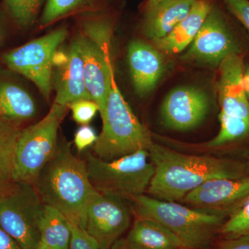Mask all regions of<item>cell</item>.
I'll use <instances>...</instances> for the list:
<instances>
[{
  "label": "cell",
  "instance_id": "cell-33",
  "mask_svg": "<svg viewBox=\"0 0 249 249\" xmlns=\"http://www.w3.org/2000/svg\"><path fill=\"white\" fill-rule=\"evenodd\" d=\"M244 85L247 98L249 101V62L245 63V73H244Z\"/></svg>",
  "mask_w": 249,
  "mask_h": 249
},
{
  "label": "cell",
  "instance_id": "cell-35",
  "mask_svg": "<svg viewBox=\"0 0 249 249\" xmlns=\"http://www.w3.org/2000/svg\"><path fill=\"white\" fill-rule=\"evenodd\" d=\"M36 249H51L50 247H48L47 245H45V243H43V242H40V244H39L38 246H37V248Z\"/></svg>",
  "mask_w": 249,
  "mask_h": 249
},
{
  "label": "cell",
  "instance_id": "cell-15",
  "mask_svg": "<svg viewBox=\"0 0 249 249\" xmlns=\"http://www.w3.org/2000/svg\"><path fill=\"white\" fill-rule=\"evenodd\" d=\"M245 55L235 54L222 60L217 84L221 112L249 121V101L244 85Z\"/></svg>",
  "mask_w": 249,
  "mask_h": 249
},
{
  "label": "cell",
  "instance_id": "cell-14",
  "mask_svg": "<svg viewBox=\"0 0 249 249\" xmlns=\"http://www.w3.org/2000/svg\"><path fill=\"white\" fill-rule=\"evenodd\" d=\"M52 86L55 91L54 103L68 106L78 100H91L84 77L83 60L79 40L72 42L66 53L55 57Z\"/></svg>",
  "mask_w": 249,
  "mask_h": 249
},
{
  "label": "cell",
  "instance_id": "cell-31",
  "mask_svg": "<svg viewBox=\"0 0 249 249\" xmlns=\"http://www.w3.org/2000/svg\"><path fill=\"white\" fill-rule=\"evenodd\" d=\"M217 249H249V233L224 238Z\"/></svg>",
  "mask_w": 249,
  "mask_h": 249
},
{
  "label": "cell",
  "instance_id": "cell-8",
  "mask_svg": "<svg viewBox=\"0 0 249 249\" xmlns=\"http://www.w3.org/2000/svg\"><path fill=\"white\" fill-rule=\"evenodd\" d=\"M247 47L230 19L213 5L183 59L199 66L218 68L227 57L245 55Z\"/></svg>",
  "mask_w": 249,
  "mask_h": 249
},
{
  "label": "cell",
  "instance_id": "cell-24",
  "mask_svg": "<svg viewBox=\"0 0 249 249\" xmlns=\"http://www.w3.org/2000/svg\"><path fill=\"white\" fill-rule=\"evenodd\" d=\"M11 18L18 25L27 27L35 22L42 0H4Z\"/></svg>",
  "mask_w": 249,
  "mask_h": 249
},
{
  "label": "cell",
  "instance_id": "cell-1",
  "mask_svg": "<svg viewBox=\"0 0 249 249\" xmlns=\"http://www.w3.org/2000/svg\"><path fill=\"white\" fill-rule=\"evenodd\" d=\"M154 165L153 177L147 190L160 200L181 201L188 193L214 178L247 176L241 162L211 155H186L152 142L148 150Z\"/></svg>",
  "mask_w": 249,
  "mask_h": 249
},
{
  "label": "cell",
  "instance_id": "cell-4",
  "mask_svg": "<svg viewBox=\"0 0 249 249\" xmlns=\"http://www.w3.org/2000/svg\"><path fill=\"white\" fill-rule=\"evenodd\" d=\"M103 128L92 146V153L105 160H112L140 150H147L153 142L148 129L137 119L121 93L114 71L111 72Z\"/></svg>",
  "mask_w": 249,
  "mask_h": 249
},
{
  "label": "cell",
  "instance_id": "cell-7",
  "mask_svg": "<svg viewBox=\"0 0 249 249\" xmlns=\"http://www.w3.org/2000/svg\"><path fill=\"white\" fill-rule=\"evenodd\" d=\"M44 208L34 185L14 181L0 193V228L22 249H36L40 242L39 223Z\"/></svg>",
  "mask_w": 249,
  "mask_h": 249
},
{
  "label": "cell",
  "instance_id": "cell-20",
  "mask_svg": "<svg viewBox=\"0 0 249 249\" xmlns=\"http://www.w3.org/2000/svg\"><path fill=\"white\" fill-rule=\"evenodd\" d=\"M37 112L30 93L16 82L0 76V119L22 126Z\"/></svg>",
  "mask_w": 249,
  "mask_h": 249
},
{
  "label": "cell",
  "instance_id": "cell-6",
  "mask_svg": "<svg viewBox=\"0 0 249 249\" xmlns=\"http://www.w3.org/2000/svg\"><path fill=\"white\" fill-rule=\"evenodd\" d=\"M68 110L67 106L53 103L45 117L22 129L15 150L14 181L35 185L41 170L56 151L59 127Z\"/></svg>",
  "mask_w": 249,
  "mask_h": 249
},
{
  "label": "cell",
  "instance_id": "cell-10",
  "mask_svg": "<svg viewBox=\"0 0 249 249\" xmlns=\"http://www.w3.org/2000/svg\"><path fill=\"white\" fill-rule=\"evenodd\" d=\"M127 199L97 192L87 211L85 230L100 249H111L130 227L132 211Z\"/></svg>",
  "mask_w": 249,
  "mask_h": 249
},
{
  "label": "cell",
  "instance_id": "cell-12",
  "mask_svg": "<svg viewBox=\"0 0 249 249\" xmlns=\"http://www.w3.org/2000/svg\"><path fill=\"white\" fill-rule=\"evenodd\" d=\"M83 60L85 85L90 98L98 105L101 119L107 106L111 72L114 71L110 37L93 39L87 35L78 38Z\"/></svg>",
  "mask_w": 249,
  "mask_h": 249
},
{
  "label": "cell",
  "instance_id": "cell-22",
  "mask_svg": "<svg viewBox=\"0 0 249 249\" xmlns=\"http://www.w3.org/2000/svg\"><path fill=\"white\" fill-rule=\"evenodd\" d=\"M22 129L19 124L0 119V193L14 183L15 150Z\"/></svg>",
  "mask_w": 249,
  "mask_h": 249
},
{
  "label": "cell",
  "instance_id": "cell-29",
  "mask_svg": "<svg viewBox=\"0 0 249 249\" xmlns=\"http://www.w3.org/2000/svg\"><path fill=\"white\" fill-rule=\"evenodd\" d=\"M70 229L71 239L69 249H100L98 242L85 229L71 223Z\"/></svg>",
  "mask_w": 249,
  "mask_h": 249
},
{
  "label": "cell",
  "instance_id": "cell-9",
  "mask_svg": "<svg viewBox=\"0 0 249 249\" xmlns=\"http://www.w3.org/2000/svg\"><path fill=\"white\" fill-rule=\"evenodd\" d=\"M67 35L65 28L52 31L9 51L3 55V62L10 70L33 82L42 96L48 100L53 88L55 55Z\"/></svg>",
  "mask_w": 249,
  "mask_h": 249
},
{
  "label": "cell",
  "instance_id": "cell-18",
  "mask_svg": "<svg viewBox=\"0 0 249 249\" xmlns=\"http://www.w3.org/2000/svg\"><path fill=\"white\" fill-rule=\"evenodd\" d=\"M213 5L211 0H196L189 14L168 35L153 41L156 47L168 54L182 52L196 38Z\"/></svg>",
  "mask_w": 249,
  "mask_h": 249
},
{
  "label": "cell",
  "instance_id": "cell-38",
  "mask_svg": "<svg viewBox=\"0 0 249 249\" xmlns=\"http://www.w3.org/2000/svg\"></svg>",
  "mask_w": 249,
  "mask_h": 249
},
{
  "label": "cell",
  "instance_id": "cell-32",
  "mask_svg": "<svg viewBox=\"0 0 249 249\" xmlns=\"http://www.w3.org/2000/svg\"><path fill=\"white\" fill-rule=\"evenodd\" d=\"M0 249H22L19 244L0 228Z\"/></svg>",
  "mask_w": 249,
  "mask_h": 249
},
{
  "label": "cell",
  "instance_id": "cell-26",
  "mask_svg": "<svg viewBox=\"0 0 249 249\" xmlns=\"http://www.w3.org/2000/svg\"><path fill=\"white\" fill-rule=\"evenodd\" d=\"M249 233V199L236 210L223 224L220 234L224 238Z\"/></svg>",
  "mask_w": 249,
  "mask_h": 249
},
{
  "label": "cell",
  "instance_id": "cell-30",
  "mask_svg": "<svg viewBox=\"0 0 249 249\" xmlns=\"http://www.w3.org/2000/svg\"><path fill=\"white\" fill-rule=\"evenodd\" d=\"M98 136L94 129L89 124H85L76 131L73 142L78 151L82 152L88 147L93 146Z\"/></svg>",
  "mask_w": 249,
  "mask_h": 249
},
{
  "label": "cell",
  "instance_id": "cell-25",
  "mask_svg": "<svg viewBox=\"0 0 249 249\" xmlns=\"http://www.w3.org/2000/svg\"><path fill=\"white\" fill-rule=\"evenodd\" d=\"M88 0H47L40 24L46 27L58 19L71 14Z\"/></svg>",
  "mask_w": 249,
  "mask_h": 249
},
{
  "label": "cell",
  "instance_id": "cell-37",
  "mask_svg": "<svg viewBox=\"0 0 249 249\" xmlns=\"http://www.w3.org/2000/svg\"><path fill=\"white\" fill-rule=\"evenodd\" d=\"M209 248H206V249H196V248H191V247H180V248H178V249H208Z\"/></svg>",
  "mask_w": 249,
  "mask_h": 249
},
{
  "label": "cell",
  "instance_id": "cell-16",
  "mask_svg": "<svg viewBox=\"0 0 249 249\" xmlns=\"http://www.w3.org/2000/svg\"><path fill=\"white\" fill-rule=\"evenodd\" d=\"M127 61L134 89L144 96L154 89L164 72L163 59L158 50L142 40L127 48Z\"/></svg>",
  "mask_w": 249,
  "mask_h": 249
},
{
  "label": "cell",
  "instance_id": "cell-21",
  "mask_svg": "<svg viewBox=\"0 0 249 249\" xmlns=\"http://www.w3.org/2000/svg\"><path fill=\"white\" fill-rule=\"evenodd\" d=\"M40 241L52 249H69L70 223L58 210L46 206L39 223Z\"/></svg>",
  "mask_w": 249,
  "mask_h": 249
},
{
  "label": "cell",
  "instance_id": "cell-5",
  "mask_svg": "<svg viewBox=\"0 0 249 249\" xmlns=\"http://www.w3.org/2000/svg\"><path fill=\"white\" fill-rule=\"evenodd\" d=\"M90 182L103 194L130 200L146 193L155 170L147 150H140L112 160L98 158L91 152L85 156Z\"/></svg>",
  "mask_w": 249,
  "mask_h": 249
},
{
  "label": "cell",
  "instance_id": "cell-2",
  "mask_svg": "<svg viewBox=\"0 0 249 249\" xmlns=\"http://www.w3.org/2000/svg\"><path fill=\"white\" fill-rule=\"evenodd\" d=\"M34 186L44 204L85 229L88 206L98 191L90 182L86 162L73 155L70 142H58Z\"/></svg>",
  "mask_w": 249,
  "mask_h": 249
},
{
  "label": "cell",
  "instance_id": "cell-27",
  "mask_svg": "<svg viewBox=\"0 0 249 249\" xmlns=\"http://www.w3.org/2000/svg\"><path fill=\"white\" fill-rule=\"evenodd\" d=\"M67 107L72 111L73 120L81 125L89 124L99 111L98 105L92 100H78L70 103Z\"/></svg>",
  "mask_w": 249,
  "mask_h": 249
},
{
  "label": "cell",
  "instance_id": "cell-34",
  "mask_svg": "<svg viewBox=\"0 0 249 249\" xmlns=\"http://www.w3.org/2000/svg\"><path fill=\"white\" fill-rule=\"evenodd\" d=\"M161 1L162 0H147L146 4H145V10L153 7Z\"/></svg>",
  "mask_w": 249,
  "mask_h": 249
},
{
  "label": "cell",
  "instance_id": "cell-36",
  "mask_svg": "<svg viewBox=\"0 0 249 249\" xmlns=\"http://www.w3.org/2000/svg\"><path fill=\"white\" fill-rule=\"evenodd\" d=\"M2 36H3L2 27H1V22H0V43H1V40H2Z\"/></svg>",
  "mask_w": 249,
  "mask_h": 249
},
{
  "label": "cell",
  "instance_id": "cell-19",
  "mask_svg": "<svg viewBox=\"0 0 249 249\" xmlns=\"http://www.w3.org/2000/svg\"><path fill=\"white\" fill-rule=\"evenodd\" d=\"M196 0H162L145 10L143 29L152 40L163 38L189 14Z\"/></svg>",
  "mask_w": 249,
  "mask_h": 249
},
{
  "label": "cell",
  "instance_id": "cell-17",
  "mask_svg": "<svg viewBox=\"0 0 249 249\" xmlns=\"http://www.w3.org/2000/svg\"><path fill=\"white\" fill-rule=\"evenodd\" d=\"M184 247L164 226L152 219L137 217L127 235L111 249H178Z\"/></svg>",
  "mask_w": 249,
  "mask_h": 249
},
{
  "label": "cell",
  "instance_id": "cell-3",
  "mask_svg": "<svg viewBox=\"0 0 249 249\" xmlns=\"http://www.w3.org/2000/svg\"><path fill=\"white\" fill-rule=\"evenodd\" d=\"M132 211L137 217L152 219L164 226L184 247L209 248L227 218L206 213L178 201L160 200L143 194L134 196Z\"/></svg>",
  "mask_w": 249,
  "mask_h": 249
},
{
  "label": "cell",
  "instance_id": "cell-23",
  "mask_svg": "<svg viewBox=\"0 0 249 249\" xmlns=\"http://www.w3.org/2000/svg\"><path fill=\"white\" fill-rule=\"evenodd\" d=\"M219 121L220 129L217 135L206 143L208 147H221L249 138V120L228 116L220 111Z\"/></svg>",
  "mask_w": 249,
  "mask_h": 249
},
{
  "label": "cell",
  "instance_id": "cell-11",
  "mask_svg": "<svg viewBox=\"0 0 249 249\" xmlns=\"http://www.w3.org/2000/svg\"><path fill=\"white\" fill-rule=\"evenodd\" d=\"M249 199V175L237 178L209 180L187 194L180 202L227 219Z\"/></svg>",
  "mask_w": 249,
  "mask_h": 249
},
{
  "label": "cell",
  "instance_id": "cell-28",
  "mask_svg": "<svg viewBox=\"0 0 249 249\" xmlns=\"http://www.w3.org/2000/svg\"><path fill=\"white\" fill-rule=\"evenodd\" d=\"M224 6L235 18L249 39V0H222Z\"/></svg>",
  "mask_w": 249,
  "mask_h": 249
},
{
  "label": "cell",
  "instance_id": "cell-13",
  "mask_svg": "<svg viewBox=\"0 0 249 249\" xmlns=\"http://www.w3.org/2000/svg\"><path fill=\"white\" fill-rule=\"evenodd\" d=\"M209 109V97L202 89L181 87L172 90L165 96L160 115L168 128L188 130L204 120Z\"/></svg>",
  "mask_w": 249,
  "mask_h": 249
}]
</instances>
